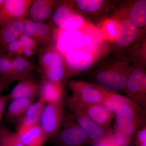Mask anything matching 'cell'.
<instances>
[{
  "label": "cell",
  "instance_id": "4",
  "mask_svg": "<svg viewBox=\"0 0 146 146\" xmlns=\"http://www.w3.org/2000/svg\"><path fill=\"white\" fill-rule=\"evenodd\" d=\"M57 146H83L91 141L76 121L72 113L65 115L60 130L56 136Z\"/></svg>",
  "mask_w": 146,
  "mask_h": 146
},
{
  "label": "cell",
  "instance_id": "38",
  "mask_svg": "<svg viewBox=\"0 0 146 146\" xmlns=\"http://www.w3.org/2000/svg\"><path fill=\"white\" fill-rule=\"evenodd\" d=\"M4 0H0V7L2 5L3 3Z\"/></svg>",
  "mask_w": 146,
  "mask_h": 146
},
{
  "label": "cell",
  "instance_id": "33",
  "mask_svg": "<svg viewBox=\"0 0 146 146\" xmlns=\"http://www.w3.org/2000/svg\"><path fill=\"white\" fill-rule=\"evenodd\" d=\"M133 139L136 146H146V125L142 126L136 131Z\"/></svg>",
  "mask_w": 146,
  "mask_h": 146
},
{
  "label": "cell",
  "instance_id": "31",
  "mask_svg": "<svg viewBox=\"0 0 146 146\" xmlns=\"http://www.w3.org/2000/svg\"><path fill=\"white\" fill-rule=\"evenodd\" d=\"M18 39L21 45V54L25 51H31L36 53L38 44L35 39L24 35H21Z\"/></svg>",
  "mask_w": 146,
  "mask_h": 146
},
{
  "label": "cell",
  "instance_id": "37",
  "mask_svg": "<svg viewBox=\"0 0 146 146\" xmlns=\"http://www.w3.org/2000/svg\"><path fill=\"white\" fill-rule=\"evenodd\" d=\"M12 82L4 78L1 76L0 77V96L2 95V93L3 91L8 89L9 85Z\"/></svg>",
  "mask_w": 146,
  "mask_h": 146
},
{
  "label": "cell",
  "instance_id": "23",
  "mask_svg": "<svg viewBox=\"0 0 146 146\" xmlns=\"http://www.w3.org/2000/svg\"><path fill=\"white\" fill-rule=\"evenodd\" d=\"M53 28L52 24L35 22L34 32L32 38L40 45L51 43L53 38Z\"/></svg>",
  "mask_w": 146,
  "mask_h": 146
},
{
  "label": "cell",
  "instance_id": "32",
  "mask_svg": "<svg viewBox=\"0 0 146 146\" xmlns=\"http://www.w3.org/2000/svg\"><path fill=\"white\" fill-rule=\"evenodd\" d=\"M46 104L39 99L35 102H33L29 106L23 116H33L41 115Z\"/></svg>",
  "mask_w": 146,
  "mask_h": 146
},
{
  "label": "cell",
  "instance_id": "5",
  "mask_svg": "<svg viewBox=\"0 0 146 146\" xmlns=\"http://www.w3.org/2000/svg\"><path fill=\"white\" fill-rule=\"evenodd\" d=\"M123 91L128 98L146 108V71L145 67L132 66Z\"/></svg>",
  "mask_w": 146,
  "mask_h": 146
},
{
  "label": "cell",
  "instance_id": "1",
  "mask_svg": "<svg viewBox=\"0 0 146 146\" xmlns=\"http://www.w3.org/2000/svg\"><path fill=\"white\" fill-rule=\"evenodd\" d=\"M146 108L132 101L121 106L116 110L113 130L131 143L137 129L146 125Z\"/></svg>",
  "mask_w": 146,
  "mask_h": 146
},
{
  "label": "cell",
  "instance_id": "2",
  "mask_svg": "<svg viewBox=\"0 0 146 146\" xmlns=\"http://www.w3.org/2000/svg\"><path fill=\"white\" fill-rule=\"evenodd\" d=\"M125 58L105 65L95 73L96 84L112 92L124 91L132 66Z\"/></svg>",
  "mask_w": 146,
  "mask_h": 146
},
{
  "label": "cell",
  "instance_id": "40",
  "mask_svg": "<svg viewBox=\"0 0 146 146\" xmlns=\"http://www.w3.org/2000/svg\"></svg>",
  "mask_w": 146,
  "mask_h": 146
},
{
  "label": "cell",
  "instance_id": "7",
  "mask_svg": "<svg viewBox=\"0 0 146 146\" xmlns=\"http://www.w3.org/2000/svg\"><path fill=\"white\" fill-rule=\"evenodd\" d=\"M69 78L92 68L98 59L96 53L75 49L64 54Z\"/></svg>",
  "mask_w": 146,
  "mask_h": 146
},
{
  "label": "cell",
  "instance_id": "15",
  "mask_svg": "<svg viewBox=\"0 0 146 146\" xmlns=\"http://www.w3.org/2000/svg\"><path fill=\"white\" fill-rule=\"evenodd\" d=\"M58 3L52 0L34 1L29 10V19L35 22L44 23L52 17Z\"/></svg>",
  "mask_w": 146,
  "mask_h": 146
},
{
  "label": "cell",
  "instance_id": "6",
  "mask_svg": "<svg viewBox=\"0 0 146 146\" xmlns=\"http://www.w3.org/2000/svg\"><path fill=\"white\" fill-rule=\"evenodd\" d=\"M65 115L63 104H46L39 124L48 139L54 138L63 124Z\"/></svg>",
  "mask_w": 146,
  "mask_h": 146
},
{
  "label": "cell",
  "instance_id": "19",
  "mask_svg": "<svg viewBox=\"0 0 146 146\" xmlns=\"http://www.w3.org/2000/svg\"><path fill=\"white\" fill-rule=\"evenodd\" d=\"M129 20L140 31L146 28V0H137L130 4L127 10Z\"/></svg>",
  "mask_w": 146,
  "mask_h": 146
},
{
  "label": "cell",
  "instance_id": "20",
  "mask_svg": "<svg viewBox=\"0 0 146 146\" xmlns=\"http://www.w3.org/2000/svg\"><path fill=\"white\" fill-rule=\"evenodd\" d=\"M33 66L27 58L21 55L12 58L11 80L18 81L29 77Z\"/></svg>",
  "mask_w": 146,
  "mask_h": 146
},
{
  "label": "cell",
  "instance_id": "34",
  "mask_svg": "<svg viewBox=\"0 0 146 146\" xmlns=\"http://www.w3.org/2000/svg\"><path fill=\"white\" fill-rule=\"evenodd\" d=\"M3 50L11 57L14 54H16V56L21 55V45L19 39H18L9 44Z\"/></svg>",
  "mask_w": 146,
  "mask_h": 146
},
{
  "label": "cell",
  "instance_id": "29",
  "mask_svg": "<svg viewBox=\"0 0 146 146\" xmlns=\"http://www.w3.org/2000/svg\"><path fill=\"white\" fill-rule=\"evenodd\" d=\"M12 60V57L0 48V73L1 76L12 82L11 80Z\"/></svg>",
  "mask_w": 146,
  "mask_h": 146
},
{
  "label": "cell",
  "instance_id": "27",
  "mask_svg": "<svg viewBox=\"0 0 146 146\" xmlns=\"http://www.w3.org/2000/svg\"><path fill=\"white\" fill-rule=\"evenodd\" d=\"M86 25V20L83 15L78 11H75L59 27L61 30H76L82 28Z\"/></svg>",
  "mask_w": 146,
  "mask_h": 146
},
{
  "label": "cell",
  "instance_id": "13",
  "mask_svg": "<svg viewBox=\"0 0 146 146\" xmlns=\"http://www.w3.org/2000/svg\"><path fill=\"white\" fill-rule=\"evenodd\" d=\"M38 54L41 73L53 65L65 62L64 54L52 43L40 45Z\"/></svg>",
  "mask_w": 146,
  "mask_h": 146
},
{
  "label": "cell",
  "instance_id": "25",
  "mask_svg": "<svg viewBox=\"0 0 146 146\" xmlns=\"http://www.w3.org/2000/svg\"><path fill=\"white\" fill-rule=\"evenodd\" d=\"M74 2L78 10L89 15L98 13L104 7L106 3L103 0H76Z\"/></svg>",
  "mask_w": 146,
  "mask_h": 146
},
{
  "label": "cell",
  "instance_id": "17",
  "mask_svg": "<svg viewBox=\"0 0 146 146\" xmlns=\"http://www.w3.org/2000/svg\"><path fill=\"white\" fill-rule=\"evenodd\" d=\"M38 96L46 104H63V87L43 78L39 83Z\"/></svg>",
  "mask_w": 146,
  "mask_h": 146
},
{
  "label": "cell",
  "instance_id": "8",
  "mask_svg": "<svg viewBox=\"0 0 146 146\" xmlns=\"http://www.w3.org/2000/svg\"><path fill=\"white\" fill-rule=\"evenodd\" d=\"M68 103L76 121L86 133L91 143H96L112 135L113 132L112 128L105 129L101 127L88 117L77 106L73 104Z\"/></svg>",
  "mask_w": 146,
  "mask_h": 146
},
{
  "label": "cell",
  "instance_id": "12",
  "mask_svg": "<svg viewBox=\"0 0 146 146\" xmlns=\"http://www.w3.org/2000/svg\"><path fill=\"white\" fill-rule=\"evenodd\" d=\"M126 15L119 18L120 27L117 35L114 42L117 49H125L133 44L138 39L141 31L129 20L127 11Z\"/></svg>",
  "mask_w": 146,
  "mask_h": 146
},
{
  "label": "cell",
  "instance_id": "3",
  "mask_svg": "<svg viewBox=\"0 0 146 146\" xmlns=\"http://www.w3.org/2000/svg\"><path fill=\"white\" fill-rule=\"evenodd\" d=\"M72 96L68 101L84 104H104L112 92L95 83L72 80L68 82Z\"/></svg>",
  "mask_w": 146,
  "mask_h": 146
},
{
  "label": "cell",
  "instance_id": "9",
  "mask_svg": "<svg viewBox=\"0 0 146 146\" xmlns=\"http://www.w3.org/2000/svg\"><path fill=\"white\" fill-rule=\"evenodd\" d=\"M61 31L62 32L58 39L56 48L63 54L72 50L85 48L94 42L91 35L82 31L81 29Z\"/></svg>",
  "mask_w": 146,
  "mask_h": 146
},
{
  "label": "cell",
  "instance_id": "36",
  "mask_svg": "<svg viewBox=\"0 0 146 146\" xmlns=\"http://www.w3.org/2000/svg\"><path fill=\"white\" fill-rule=\"evenodd\" d=\"M8 100V98L7 96L3 95H1L0 96V127L1 126V122L5 108Z\"/></svg>",
  "mask_w": 146,
  "mask_h": 146
},
{
  "label": "cell",
  "instance_id": "22",
  "mask_svg": "<svg viewBox=\"0 0 146 146\" xmlns=\"http://www.w3.org/2000/svg\"><path fill=\"white\" fill-rule=\"evenodd\" d=\"M75 7L74 1L58 2L51 17L52 24L59 27L71 14L76 11Z\"/></svg>",
  "mask_w": 146,
  "mask_h": 146
},
{
  "label": "cell",
  "instance_id": "18",
  "mask_svg": "<svg viewBox=\"0 0 146 146\" xmlns=\"http://www.w3.org/2000/svg\"><path fill=\"white\" fill-rule=\"evenodd\" d=\"M17 133L24 146H44L48 139L39 124Z\"/></svg>",
  "mask_w": 146,
  "mask_h": 146
},
{
  "label": "cell",
  "instance_id": "28",
  "mask_svg": "<svg viewBox=\"0 0 146 146\" xmlns=\"http://www.w3.org/2000/svg\"><path fill=\"white\" fill-rule=\"evenodd\" d=\"M132 101L127 97L112 92L103 104L114 116L116 110L120 106L130 102Z\"/></svg>",
  "mask_w": 146,
  "mask_h": 146
},
{
  "label": "cell",
  "instance_id": "35",
  "mask_svg": "<svg viewBox=\"0 0 146 146\" xmlns=\"http://www.w3.org/2000/svg\"><path fill=\"white\" fill-rule=\"evenodd\" d=\"M34 21L26 18L24 25L23 31L22 35H26L32 38L34 34Z\"/></svg>",
  "mask_w": 146,
  "mask_h": 146
},
{
  "label": "cell",
  "instance_id": "30",
  "mask_svg": "<svg viewBox=\"0 0 146 146\" xmlns=\"http://www.w3.org/2000/svg\"><path fill=\"white\" fill-rule=\"evenodd\" d=\"M41 115L23 116L21 118L16 132H20L39 124Z\"/></svg>",
  "mask_w": 146,
  "mask_h": 146
},
{
  "label": "cell",
  "instance_id": "10",
  "mask_svg": "<svg viewBox=\"0 0 146 146\" xmlns=\"http://www.w3.org/2000/svg\"><path fill=\"white\" fill-rule=\"evenodd\" d=\"M33 0H4L0 7V25L9 21L27 18Z\"/></svg>",
  "mask_w": 146,
  "mask_h": 146
},
{
  "label": "cell",
  "instance_id": "26",
  "mask_svg": "<svg viewBox=\"0 0 146 146\" xmlns=\"http://www.w3.org/2000/svg\"><path fill=\"white\" fill-rule=\"evenodd\" d=\"M0 146H24L17 132L0 127Z\"/></svg>",
  "mask_w": 146,
  "mask_h": 146
},
{
  "label": "cell",
  "instance_id": "16",
  "mask_svg": "<svg viewBox=\"0 0 146 146\" xmlns=\"http://www.w3.org/2000/svg\"><path fill=\"white\" fill-rule=\"evenodd\" d=\"M39 83L30 78H27L18 81L9 94L8 100L19 99H35L39 95Z\"/></svg>",
  "mask_w": 146,
  "mask_h": 146
},
{
  "label": "cell",
  "instance_id": "11",
  "mask_svg": "<svg viewBox=\"0 0 146 146\" xmlns=\"http://www.w3.org/2000/svg\"><path fill=\"white\" fill-rule=\"evenodd\" d=\"M79 108L92 121L101 127L109 128L112 119L113 114L103 104H84L68 101Z\"/></svg>",
  "mask_w": 146,
  "mask_h": 146
},
{
  "label": "cell",
  "instance_id": "39",
  "mask_svg": "<svg viewBox=\"0 0 146 146\" xmlns=\"http://www.w3.org/2000/svg\"><path fill=\"white\" fill-rule=\"evenodd\" d=\"M1 73H0V77H1Z\"/></svg>",
  "mask_w": 146,
  "mask_h": 146
},
{
  "label": "cell",
  "instance_id": "21",
  "mask_svg": "<svg viewBox=\"0 0 146 146\" xmlns=\"http://www.w3.org/2000/svg\"><path fill=\"white\" fill-rule=\"evenodd\" d=\"M35 99H19L11 101L9 105L6 119L11 121L21 118L24 116L28 108L33 103Z\"/></svg>",
  "mask_w": 146,
  "mask_h": 146
},
{
  "label": "cell",
  "instance_id": "24",
  "mask_svg": "<svg viewBox=\"0 0 146 146\" xmlns=\"http://www.w3.org/2000/svg\"><path fill=\"white\" fill-rule=\"evenodd\" d=\"M120 27L119 18H110L102 23L100 31L104 39L114 42L117 35Z\"/></svg>",
  "mask_w": 146,
  "mask_h": 146
},
{
  "label": "cell",
  "instance_id": "14",
  "mask_svg": "<svg viewBox=\"0 0 146 146\" xmlns=\"http://www.w3.org/2000/svg\"><path fill=\"white\" fill-rule=\"evenodd\" d=\"M26 18L9 21L0 25V48L3 50L22 35Z\"/></svg>",
  "mask_w": 146,
  "mask_h": 146
}]
</instances>
